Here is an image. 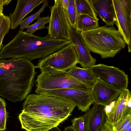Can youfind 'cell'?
Masks as SVG:
<instances>
[{
  "label": "cell",
  "mask_w": 131,
  "mask_h": 131,
  "mask_svg": "<svg viewBox=\"0 0 131 131\" xmlns=\"http://www.w3.org/2000/svg\"><path fill=\"white\" fill-rule=\"evenodd\" d=\"M75 105L51 95H28L18 116L21 127L27 131H44L57 126L70 115Z\"/></svg>",
  "instance_id": "cell-1"
},
{
  "label": "cell",
  "mask_w": 131,
  "mask_h": 131,
  "mask_svg": "<svg viewBox=\"0 0 131 131\" xmlns=\"http://www.w3.org/2000/svg\"><path fill=\"white\" fill-rule=\"evenodd\" d=\"M36 68L27 59H0V96L13 102L25 99L34 85Z\"/></svg>",
  "instance_id": "cell-2"
},
{
  "label": "cell",
  "mask_w": 131,
  "mask_h": 131,
  "mask_svg": "<svg viewBox=\"0 0 131 131\" xmlns=\"http://www.w3.org/2000/svg\"><path fill=\"white\" fill-rule=\"evenodd\" d=\"M72 43L71 40L54 39L48 35L38 37L19 30L7 44L2 45L0 59L21 58L30 61L44 58Z\"/></svg>",
  "instance_id": "cell-3"
},
{
  "label": "cell",
  "mask_w": 131,
  "mask_h": 131,
  "mask_svg": "<svg viewBox=\"0 0 131 131\" xmlns=\"http://www.w3.org/2000/svg\"><path fill=\"white\" fill-rule=\"evenodd\" d=\"M80 33L90 51L102 58H113L126 46L122 36L113 26L105 25Z\"/></svg>",
  "instance_id": "cell-4"
},
{
  "label": "cell",
  "mask_w": 131,
  "mask_h": 131,
  "mask_svg": "<svg viewBox=\"0 0 131 131\" xmlns=\"http://www.w3.org/2000/svg\"><path fill=\"white\" fill-rule=\"evenodd\" d=\"M36 89L53 90L69 88L90 92L92 85L81 82L71 76L67 71L42 72L36 80Z\"/></svg>",
  "instance_id": "cell-5"
},
{
  "label": "cell",
  "mask_w": 131,
  "mask_h": 131,
  "mask_svg": "<svg viewBox=\"0 0 131 131\" xmlns=\"http://www.w3.org/2000/svg\"><path fill=\"white\" fill-rule=\"evenodd\" d=\"M79 63L72 43L58 51L39 60L36 68L40 71H68Z\"/></svg>",
  "instance_id": "cell-6"
},
{
  "label": "cell",
  "mask_w": 131,
  "mask_h": 131,
  "mask_svg": "<svg viewBox=\"0 0 131 131\" xmlns=\"http://www.w3.org/2000/svg\"><path fill=\"white\" fill-rule=\"evenodd\" d=\"M54 5L49 7L51 14L49 25L47 27V35L52 39H63L71 40V28L62 6L61 0H55Z\"/></svg>",
  "instance_id": "cell-7"
},
{
  "label": "cell",
  "mask_w": 131,
  "mask_h": 131,
  "mask_svg": "<svg viewBox=\"0 0 131 131\" xmlns=\"http://www.w3.org/2000/svg\"><path fill=\"white\" fill-rule=\"evenodd\" d=\"M89 68L96 80L119 91L127 88L128 75L118 68L99 64Z\"/></svg>",
  "instance_id": "cell-8"
},
{
  "label": "cell",
  "mask_w": 131,
  "mask_h": 131,
  "mask_svg": "<svg viewBox=\"0 0 131 131\" xmlns=\"http://www.w3.org/2000/svg\"><path fill=\"white\" fill-rule=\"evenodd\" d=\"M35 92L37 94L56 96L69 101L82 112H86L94 103L91 92L66 88L53 90L35 89Z\"/></svg>",
  "instance_id": "cell-9"
},
{
  "label": "cell",
  "mask_w": 131,
  "mask_h": 131,
  "mask_svg": "<svg viewBox=\"0 0 131 131\" xmlns=\"http://www.w3.org/2000/svg\"><path fill=\"white\" fill-rule=\"evenodd\" d=\"M113 105L105 108L106 123L113 126L131 115V95L127 88L122 90Z\"/></svg>",
  "instance_id": "cell-10"
},
{
  "label": "cell",
  "mask_w": 131,
  "mask_h": 131,
  "mask_svg": "<svg viewBox=\"0 0 131 131\" xmlns=\"http://www.w3.org/2000/svg\"><path fill=\"white\" fill-rule=\"evenodd\" d=\"M121 91L96 80L92 85L91 93L93 104L101 105L106 107L116 99Z\"/></svg>",
  "instance_id": "cell-11"
},
{
  "label": "cell",
  "mask_w": 131,
  "mask_h": 131,
  "mask_svg": "<svg viewBox=\"0 0 131 131\" xmlns=\"http://www.w3.org/2000/svg\"><path fill=\"white\" fill-rule=\"evenodd\" d=\"M70 35L71 40L76 53L79 61L82 68H89L95 64L96 61L90 53L80 32L71 27Z\"/></svg>",
  "instance_id": "cell-12"
},
{
  "label": "cell",
  "mask_w": 131,
  "mask_h": 131,
  "mask_svg": "<svg viewBox=\"0 0 131 131\" xmlns=\"http://www.w3.org/2000/svg\"><path fill=\"white\" fill-rule=\"evenodd\" d=\"M93 104L92 107L87 111L82 116L84 120V131H99L106 123L105 107Z\"/></svg>",
  "instance_id": "cell-13"
},
{
  "label": "cell",
  "mask_w": 131,
  "mask_h": 131,
  "mask_svg": "<svg viewBox=\"0 0 131 131\" xmlns=\"http://www.w3.org/2000/svg\"><path fill=\"white\" fill-rule=\"evenodd\" d=\"M118 31L121 35L127 45L128 52L131 51V18L124 13L119 0H113Z\"/></svg>",
  "instance_id": "cell-14"
},
{
  "label": "cell",
  "mask_w": 131,
  "mask_h": 131,
  "mask_svg": "<svg viewBox=\"0 0 131 131\" xmlns=\"http://www.w3.org/2000/svg\"><path fill=\"white\" fill-rule=\"evenodd\" d=\"M45 0H18L14 11L9 14L10 28H17L25 17Z\"/></svg>",
  "instance_id": "cell-15"
},
{
  "label": "cell",
  "mask_w": 131,
  "mask_h": 131,
  "mask_svg": "<svg viewBox=\"0 0 131 131\" xmlns=\"http://www.w3.org/2000/svg\"><path fill=\"white\" fill-rule=\"evenodd\" d=\"M93 9L109 27L113 26L116 19L113 0H89Z\"/></svg>",
  "instance_id": "cell-16"
},
{
  "label": "cell",
  "mask_w": 131,
  "mask_h": 131,
  "mask_svg": "<svg viewBox=\"0 0 131 131\" xmlns=\"http://www.w3.org/2000/svg\"><path fill=\"white\" fill-rule=\"evenodd\" d=\"M67 71L73 77L85 84L92 85L96 80L89 68H84L76 66Z\"/></svg>",
  "instance_id": "cell-17"
},
{
  "label": "cell",
  "mask_w": 131,
  "mask_h": 131,
  "mask_svg": "<svg viewBox=\"0 0 131 131\" xmlns=\"http://www.w3.org/2000/svg\"><path fill=\"white\" fill-rule=\"evenodd\" d=\"M99 19L89 16L77 15L75 29L79 32L94 29L99 27Z\"/></svg>",
  "instance_id": "cell-18"
},
{
  "label": "cell",
  "mask_w": 131,
  "mask_h": 131,
  "mask_svg": "<svg viewBox=\"0 0 131 131\" xmlns=\"http://www.w3.org/2000/svg\"><path fill=\"white\" fill-rule=\"evenodd\" d=\"M74 0L77 15H87L97 18L96 14L89 0Z\"/></svg>",
  "instance_id": "cell-19"
},
{
  "label": "cell",
  "mask_w": 131,
  "mask_h": 131,
  "mask_svg": "<svg viewBox=\"0 0 131 131\" xmlns=\"http://www.w3.org/2000/svg\"><path fill=\"white\" fill-rule=\"evenodd\" d=\"M65 10L70 27L75 29L77 14L74 0H69L68 8Z\"/></svg>",
  "instance_id": "cell-20"
},
{
  "label": "cell",
  "mask_w": 131,
  "mask_h": 131,
  "mask_svg": "<svg viewBox=\"0 0 131 131\" xmlns=\"http://www.w3.org/2000/svg\"><path fill=\"white\" fill-rule=\"evenodd\" d=\"M48 6V2L47 0H45L40 8L36 12L30 16L24 19L20 24V30L23 31L33 21L38 19L40 17L41 13L44 11L45 8Z\"/></svg>",
  "instance_id": "cell-21"
},
{
  "label": "cell",
  "mask_w": 131,
  "mask_h": 131,
  "mask_svg": "<svg viewBox=\"0 0 131 131\" xmlns=\"http://www.w3.org/2000/svg\"><path fill=\"white\" fill-rule=\"evenodd\" d=\"M10 26V21L9 17L4 15L0 17V52L3 45V39L8 33Z\"/></svg>",
  "instance_id": "cell-22"
},
{
  "label": "cell",
  "mask_w": 131,
  "mask_h": 131,
  "mask_svg": "<svg viewBox=\"0 0 131 131\" xmlns=\"http://www.w3.org/2000/svg\"><path fill=\"white\" fill-rule=\"evenodd\" d=\"M49 15L39 17L35 23L28 26L26 28V32L33 34L38 30L46 28L45 25L49 22Z\"/></svg>",
  "instance_id": "cell-23"
},
{
  "label": "cell",
  "mask_w": 131,
  "mask_h": 131,
  "mask_svg": "<svg viewBox=\"0 0 131 131\" xmlns=\"http://www.w3.org/2000/svg\"><path fill=\"white\" fill-rule=\"evenodd\" d=\"M6 103L0 97V131H5L8 113L6 109Z\"/></svg>",
  "instance_id": "cell-24"
},
{
  "label": "cell",
  "mask_w": 131,
  "mask_h": 131,
  "mask_svg": "<svg viewBox=\"0 0 131 131\" xmlns=\"http://www.w3.org/2000/svg\"><path fill=\"white\" fill-rule=\"evenodd\" d=\"M112 127L113 131H131V115Z\"/></svg>",
  "instance_id": "cell-25"
},
{
  "label": "cell",
  "mask_w": 131,
  "mask_h": 131,
  "mask_svg": "<svg viewBox=\"0 0 131 131\" xmlns=\"http://www.w3.org/2000/svg\"><path fill=\"white\" fill-rule=\"evenodd\" d=\"M71 122V126L76 131H84V120L82 116L75 117L72 119Z\"/></svg>",
  "instance_id": "cell-26"
},
{
  "label": "cell",
  "mask_w": 131,
  "mask_h": 131,
  "mask_svg": "<svg viewBox=\"0 0 131 131\" xmlns=\"http://www.w3.org/2000/svg\"><path fill=\"white\" fill-rule=\"evenodd\" d=\"M119 1L125 14L131 18V0H119Z\"/></svg>",
  "instance_id": "cell-27"
},
{
  "label": "cell",
  "mask_w": 131,
  "mask_h": 131,
  "mask_svg": "<svg viewBox=\"0 0 131 131\" xmlns=\"http://www.w3.org/2000/svg\"><path fill=\"white\" fill-rule=\"evenodd\" d=\"M12 0H0V17L4 15L3 12L4 6L9 4Z\"/></svg>",
  "instance_id": "cell-28"
},
{
  "label": "cell",
  "mask_w": 131,
  "mask_h": 131,
  "mask_svg": "<svg viewBox=\"0 0 131 131\" xmlns=\"http://www.w3.org/2000/svg\"><path fill=\"white\" fill-rule=\"evenodd\" d=\"M99 131H113L112 127L106 123H105Z\"/></svg>",
  "instance_id": "cell-29"
},
{
  "label": "cell",
  "mask_w": 131,
  "mask_h": 131,
  "mask_svg": "<svg viewBox=\"0 0 131 131\" xmlns=\"http://www.w3.org/2000/svg\"><path fill=\"white\" fill-rule=\"evenodd\" d=\"M63 7L65 10L67 9L69 5V0H61Z\"/></svg>",
  "instance_id": "cell-30"
},
{
  "label": "cell",
  "mask_w": 131,
  "mask_h": 131,
  "mask_svg": "<svg viewBox=\"0 0 131 131\" xmlns=\"http://www.w3.org/2000/svg\"><path fill=\"white\" fill-rule=\"evenodd\" d=\"M63 131H76L71 126L67 127L65 128Z\"/></svg>",
  "instance_id": "cell-31"
},
{
  "label": "cell",
  "mask_w": 131,
  "mask_h": 131,
  "mask_svg": "<svg viewBox=\"0 0 131 131\" xmlns=\"http://www.w3.org/2000/svg\"><path fill=\"white\" fill-rule=\"evenodd\" d=\"M44 131H62L57 127L56 126L52 128L49 130Z\"/></svg>",
  "instance_id": "cell-32"
}]
</instances>
